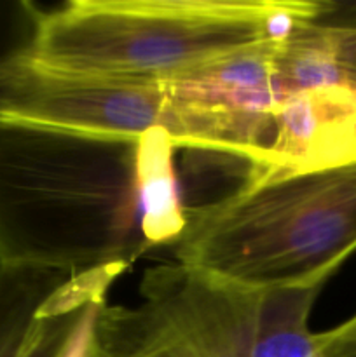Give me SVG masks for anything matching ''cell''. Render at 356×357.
Instances as JSON below:
<instances>
[{"mask_svg":"<svg viewBox=\"0 0 356 357\" xmlns=\"http://www.w3.org/2000/svg\"><path fill=\"white\" fill-rule=\"evenodd\" d=\"M178 146L163 129L110 138L0 124V265L129 268L187 225Z\"/></svg>","mask_w":356,"mask_h":357,"instance_id":"obj_1","label":"cell"},{"mask_svg":"<svg viewBox=\"0 0 356 357\" xmlns=\"http://www.w3.org/2000/svg\"><path fill=\"white\" fill-rule=\"evenodd\" d=\"M318 0H72L42 13L28 61L58 73L163 82L288 37Z\"/></svg>","mask_w":356,"mask_h":357,"instance_id":"obj_2","label":"cell"},{"mask_svg":"<svg viewBox=\"0 0 356 357\" xmlns=\"http://www.w3.org/2000/svg\"><path fill=\"white\" fill-rule=\"evenodd\" d=\"M177 264L246 288L325 281L356 251V164L258 178L187 211Z\"/></svg>","mask_w":356,"mask_h":357,"instance_id":"obj_3","label":"cell"},{"mask_svg":"<svg viewBox=\"0 0 356 357\" xmlns=\"http://www.w3.org/2000/svg\"><path fill=\"white\" fill-rule=\"evenodd\" d=\"M321 288L257 289L181 264L149 268L138 305L100 310L93 357H325L309 330Z\"/></svg>","mask_w":356,"mask_h":357,"instance_id":"obj_4","label":"cell"},{"mask_svg":"<svg viewBox=\"0 0 356 357\" xmlns=\"http://www.w3.org/2000/svg\"><path fill=\"white\" fill-rule=\"evenodd\" d=\"M281 40L244 49L161 82V129L178 150L234 157L250 164L255 174L260 171L279 100L276 51Z\"/></svg>","mask_w":356,"mask_h":357,"instance_id":"obj_5","label":"cell"},{"mask_svg":"<svg viewBox=\"0 0 356 357\" xmlns=\"http://www.w3.org/2000/svg\"><path fill=\"white\" fill-rule=\"evenodd\" d=\"M163 115L161 82L68 75L28 59L0 82V124L138 138L161 129Z\"/></svg>","mask_w":356,"mask_h":357,"instance_id":"obj_6","label":"cell"},{"mask_svg":"<svg viewBox=\"0 0 356 357\" xmlns=\"http://www.w3.org/2000/svg\"><path fill=\"white\" fill-rule=\"evenodd\" d=\"M42 13L30 0H0V82L30 58Z\"/></svg>","mask_w":356,"mask_h":357,"instance_id":"obj_7","label":"cell"},{"mask_svg":"<svg viewBox=\"0 0 356 357\" xmlns=\"http://www.w3.org/2000/svg\"><path fill=\"white\" fill-rule=\"evenodd\" d=\"M316 344L325 357H356V314L332 330L316 333Z\"/></svg>","mask_w":356,"mask_h":357,"instance_id":"obj_8","label":"cell"},{"mask_svg":"<svg viewBox=\"0 0 356 357\" xmlns=\"http://www.w3.org/2000/svg\"><path fill=\"white\" fill-rule=\"evenodd\" d=\"M107 305V302L96 303L91 307L80 323L77 324L68 345H66L63 357H93V344H94V330H96V321L100 316V310Z\"/></svg>","mask_w":356,"mask_h":357,"instance_id":"obj_9","label":"cell"}]
</instances>
